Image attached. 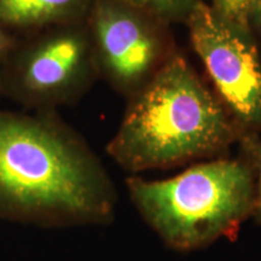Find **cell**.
Masks as SVG:
<instances>
[{
	"mask_svg": "<svg viewBox=\"0 0 261 261\" xmlns=\"http://www.w3.org/2000/svg\"><path fill=\"white\" fill-rule=\"evenodd\" d=\"M117 200L100 159L56 110H0V219L46 228L107 225Z\"/></svg>",
	"mask_w": 261,
	"mask_h": 261,
	"instance_id": "6da1fadb",
	"label": "cell"
},
{
	"mask_svg": "<svg viewBox=\"0 0 261 261\" xmlns=\"http://www.w3.org/2000/svg\"><path fill=\"white\" fill-rule=\"evenodd\" d=\"M127 100L107 152L132 175L228 156L244 133L179 51Z\"/></svg>",
	"mask_w": 261,
	"mask_h": 261,
	"instance_id": "7a4b0ae2",
	"label": "cell"
},
{
	"mask_svg": "<svg viewBox=\"0 0 261 261\" xmlns=\"http://www.w3.org/2000/svg\"><path fill=\"white\" fill-rule=\"evenodd\" d=\"M128 196L143 220L166 247L189 253L221 240H237L252 218L254 174L241 155L196 162L174 177L126 179Z\"/></svg>",
	"mask_w": 261,
	"mask_h": 261,
	"instance_id": "3957f363",
	"label": "cell"
},
{
	"mask_svg": "<svg viewBox=\"0 0 261 261\" xmlns=\"http://www.w3.org/2000/svg\"><path fill=\"white\" fill-rule=\"evenodd\" d=\"M99 77L86 22L18 37L0 68V94L34 112L83 98Z\"/></svg>",
	"mask_w": 261,
	"mask_h": 261,
	"instance_id": "277c9868",
	"label": "cell"
},
{
	"mask_svg": "<svg viewBox=\"0 0 261 261\" xmlns=\"http://www.w3.org/2000/svg\"><path fill=\"white\" fill-rule=\"evenodd\" d=\"M86 23L98 74L126 98L178 51L171 25L121 0H93Z\"/></svg>",
	"mask_w": 261,
	"mask_h": 261,
	"instance_id": "5b68a950",
	"label": "cell"
},
{
	"mask_svg": "<svg viewBox=\"0 0 261 261\" xmlns=\"http://www.w3.org/2000/svg\"><path fill=\"white\" fill-rule=\"evenodd\" d=\"M214 93L244 132H261V54L249 28L220 18L201 0L184 23Z\"/></svg>",
	"mask_w": 261,
	"mask_h": 261,
	"instance_id": "8992f818",
	"label": "cell"
},
{
	"mask_svg": "<svg viewBox=\"0 0 261 261\" xmlns=\"http://www.w3.org/2000/svg\"><path fill=\"white\" fill-rule=\"evenodd\" d=\"M93 0H0V25L17 37L86 22Z\"/></svg>",
	"mask_w": 261,
	"mask_h": 261,
	"instance_id": "52a82bcc",
	"label": "cell"
},
{
	"mask_svg": "<svg viewBox=\"0 0 261 261\" xmlns=\"http://www.w3.org/2000/svg\"><path fill=\"white\" fill-rule=\"evenodd\" d=\"M127 4L144 10L169 25L184 24L201 0H121Z\"/></svg>",
	"mask_w": 261,
	"mask_h": 261,
	"instance_id": "ba28073f",
	"label": "cell"
},
{
	"mask_svg": "<svg viewBox=\"0 0 261 261\" xmlns=\"http://www.w3.org/2000/svg\"><path fill=\"white\" fill-rule=\"evenodd\" d=\"M238 155L247 160L254 174V205L250 219L261 226V136L257 132H244L237 143Z\"/></svg>",
	"mask_w": 261,
	"mask_h": 261,
	"instance_id": "9c48e42d",
	"label": "cell"
},
{
	"mask_svg": "<svg viewBox=\"0 0 261 261\" xmlns=\"http://www.w3.org/2000/svg\"><path fill=\"white\" fill-rule=\"evenodd\" d=\"M254 0H210L211 9L220 18L234 25L249 28L248 14Z\"/></svg>",
	"mask_w": 261,
	"mask_h": 261,
	"instance_id": "30bf717a",
	"label": "cell"
},
{
	"mask_svg": "<svg viewBox=\"0 0 261 261\" xmlns=\"http://www.w3.org/2000/svg\"><path fill=\"white\" fill-rule=\"evenodd\" d=\"M18 37L8 29L0 25V68L5 63L10 52L15 47Z\"/></svg>",
	"mask_w": 261,
	"mask_h": 261,
	"instance_id": "8fae6325",
	"label": "cell"
},
{
	"mask_svg": "<svg viewBox=\"0 0 261 261\" xmlns=\"http://www.w3.org/2000/svg\"><path fill=\"white\" fill-rule=\"evenodd\" d=\"M248 25L254 37L261 39V0H254L248 14Z\"/></svg>",
	"mask_w": 261,
	"mask_h": 261,
	"instance_id": "7c38bea8",
	"label": "cell"
}]
</instances>
